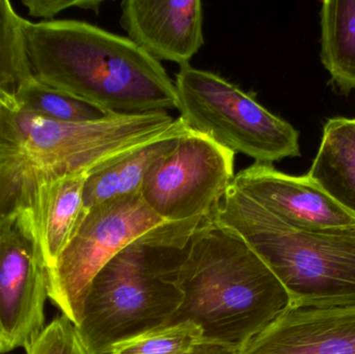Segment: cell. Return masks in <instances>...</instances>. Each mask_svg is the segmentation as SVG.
<instances>
[{
	"mask_svg": "<svg viewBox=\"0 0 355 354\" xmlns=\"http://www.w3.org/2000/svg\"><path fill=\"white\" fill-rule=\"evenodd\" d=\"M168 112L110 114L94 122L47 120L0 95V229L35 204L40 187L118 159L176 127Z\"/></svg>",
	"mask_w": 355,
	"mask_h": 354,
	"instance_id": "1",
	"label": "cell"
},
{
	"mask_svg": "<svg viewBox=\"0 0 355 354\" xmlns=\"http://www.w3.org/2000/svg\"><path fill=\"white\" fill-rule=\"evenodd\" d=\"M33 76L108 114L178 110L175 81L128 37L91 23L51 20L24 27Z\"/></svg>",
	"mask_w": 355,
	"mask_h": 354,
	"instance_id": "2",
	"label": "cell"
},
{
	"mask_svg": "<svg viewBox=\"0 0 355 354\" xmlns=\"http://www.w3.org/2000/svg\"><path fill=\"white\" fill-rule=\"evenodd\" d=\"M176 284L183 301L166 326L193 322L202 342L238 351L291 308L270 268L210 216L192 235Z\"/></svg>",
	"mask_w": 355,
	"mask_h": 354,
	"instance_id": "3",
	"label": "cell"
},
{
	"mask_svg": "<svg viewBox=\"0 0 355 354\" xmlns=\"http://www.w3.org/2000/svg\"><path fill=\"white\" fill-rule=\"evenodd\" d=\"M205 220L166 222L129 243L100 269L75 326L89 354H107L168 324L183 301L178 272Z\"/></svg>",
	"mask_w": 355,
	"mask_h": 354,
	"instance_id": "4",
	"label": "cell"
},
{
	"mask_svg": "<svg viewBox=\"0 0 355 354\" xmlns=\"http://www.w3.org/2000/svg\"><path fill=\"white\" fill-rule=\"evenodd\" d=\"M211 220L239 236L283 284L291 308L355 307V227L294 228L233 184Z\"/></svg>",
	"mask_w": 355,
	"mask_h": 354,
	"instance_id": "5",
	"label": "cell"
},
{
	"mask_svg": "<svg viewBox=\"0 0 355 354\" xmlns=\"http://www.w3.org/2000/svg\"><path fill=\"white\" fill-rule=\"evenodd\" d=\"M178 112L188 128L257 163L302 156L300 132L259 103L254 94L210 71L180 67Z\"/></svg>",
	"mask_w": 355,
	"mask_h": 354,
	"instance_id": "6",
	"label": "cell"
},
{
	"mask_svg": "<svg viewBox=\"0 0 355 354\" xmlns=\"http://www.w3.org/2000/svg\"><path fill=\"white\" fill-rule=\"evenodd\" d=\"M166 222L141 193L85 210L55 265L47 269L48 299L76 326L85 293L100 269L129 243Z\"/></svg>",
	"mask_w": 355,
	"mask_h": 354,
	"instance_id": "7",
	"label": "cell"
},
{
	"mask_svg": "<svg viewBox=\"0 0 355 354\" xmlns=\"http://www.w3.org/2000/svg\"><path fill=\"white\" fill-rule=\"evenodd\" d=\"M235 155L207 135L188 129L148 172L141 199L164 222L205 220L233 184Z\"/></svg>",
	"mask_w": 355,
	"mask_h": 354,
	"instance_id": "8",
	"label": "cell"
},
{
	"mask_svg": "<svg viewBox=\"0 0 355 354\" xmlns=\"http://www.w3.org/2000/svg\"><path fill=\"white\" fill-rule=\"evenodd\" d=\"M47 268L26 215L0 229V354L26 348L45 328Z\"/></svg>",
	"mask_w": 355,
	"mask_h": 354,
	"instance_id": "9",
	"label": "cell"
},
{
	"mask_svg": "<svg viewBox=\"0 0 355 354\" xmlns=\"http://www.w3.org/2000/svg\"><path fill=\"white\" fill-rule=\"evenodd\" d=\"M233 185L294 228L331 231L355 227V216L331 199L308 174L291 176L273 164L254 162L235 175Z\"/></svg>",
	"mask_w": 355,
	"mask_h": 354,
	"instance_id": "10",
	"label": "cell"
},
{
	"mask_svg": "<svg viewBox=\"0 0 355 354\" xmlns=\"http://www.w3.org/2000/svg\"><path fill=\"white\" fill-rule=\"evenodd\" d=\"M120 24L128 39L157 60L190 64L205 43L200 0H124Z\"/></svg>",
	"mask_w": 355,
	"mask_h": 354,
	"instance_id": "11",
	"label": "cell"
},
{
	"mask_svg": "<svg viewBox=\"0 0 355 354\" xmlns=\"http://www.w3.org/2000/svg\"><path fill=\"white\" fill-rule=\"evenodd\" d=\"M240 354H355V307L289 308Z\"/></svg>",
	"mask_w": 355,
	"mask_h": 354,
	"instance_id": "12",
	"label": "cell"
},
{
	"mask_svg": "<svg viewBox=\"0 0 355 354\" xmlns=\"http://www.w3.org/2000/svg\"><path fill=\"white\" fill-rule=\"evenodd\" d=\"M87 172L64 177L40 187L27 213L46 268L55 265L85 213L83 188Z\"/></svg>",
	"mask_w": 355,
	"mask_h": 354,
	"instance_id": "13",
	"label": "cell"
},
{
	"mask_svg": "<svg viewBox=\"0 0 355 354\" xmlns=\"http://www.w3.org/2000/svg\"><path fill=\"white\" fill-rule=\"evenodd\" d=\"M188 129L179 116L176 127L166 134L89 172L83 188L85 209L108 200L141 193L148 172L176 147Z\"/></svg>",
	"mask_w": 355,
	"mask_h": 354,
	"instance_id": "14",
	"label": "cell"
},
{
	"mask_svg": "<svg viewBox=\"0 0 355 354\" xmlns=\"http://www.w3.org/2000/svg\"><path fill=\"white\" fill-rule=\"evenodd\" d=\"M308 176L355 216V118L327 121Z\"/></svg>",
	"mask_w": 355,
	"mask_h": 354,
	"instance_id": "15",
	"label": "cell"
},
{
	"mask_svg": "<svg viewBox=\"0 0 355 354\" xmlns=\"http://www.w3.org/2000/svg\"><path fill=\"white\" fill-rule=\"evenodd\" d=\"M320 58L341 93L355 89V0H324L320 10Z\"/></svg>",
	"mask_w": 355,
	"mask_h": 354,
	"instance_id": "16",
	"label": "cell"
},
{
	"mask_svg": "<svg viewBox=\"0 0 355 354\" xmlns=\"http://www.w3.org/2000/svg\"><path fill=\"white\" fill-rule=\"evenodd\" d=\"M26 21L8 0H0V95L15 96L33 77L25 41Z\"/></svg>",
	"mask_w": 355,
	"mask_h": 354,
	"instance_id": "17",
	"label": "cell"
},
{
	"mask_svg": "<svg viewBox=\"0 0 355 354\" xmlns=\"http://www.w3.org/2000/svg\"><path fill=\"white\" fill-rule=\"evenodd\" d=\"M14 97L25 109L55 122H94L110 116L95 106L44 85L33 76L21 85Z\"/></svg>",
	"mask_w": 355,
	"mask_h": 354,
	"instance_id": "18",
	"label": "cell"
},
{
	"mask_svg": "<svg viewBox=\"0 0 355 354\" xmlns=\"http://www.w3.org/2000/svg\"><path fill=\"white\" fill-rule=\"evenodd\" d=\"M202 342V333L193 322L171 324L116 345L107 354H184Z\"/></svg>",
	"mask_w": 355,
	"mask_h": 354,
	"instance_id": "19",
	"label": "cell"
},
{
	"mask_svg": "<svg viewBox=\"0 0 355 354\" xmlns=\"http://www.w3.org/2000/svg\"><path fill=\"white\" fill-rule=\"evenodd\" d=\"M25 351L26 354H89L74 324L62 314L45 326Z\"/></svg>",
	"mask_w": 355,
	"mask_h": 354,
	"instance_id": "20",
	"label": "cell"
},
{
	"mask_svg": "<svg viewBox=\"0 0 355 354\" xmlns=\"http://www.w3.org/2000/svg\"><path fill=\"white\" fill-rule=\"evenodd\" d=\"M22 3L23 6H26L31 16L53 19V17L62 10L74 8V6L98 12L102 1L100 0H23Z\"/></svg>",
	"mask_w": 355,
	"mask_h": 354,
	"instance_id": "21",
	"label": "cell"
},
{
	"mask_svg": "<svg viewBox=\"0 0 355 354\" xmlns=\"http://www.w3.org/2000/svg\"><path fill=\"white\" fill-rule=\"evenodd\" d=\"M184 354H240V351L223 345L213 343H200L192 351Z\"/></svg>",
	"mask_w": 355,
	"mask_h": 354,
	"instance_id": "22",
	"label": "cell"
}]
</instances>
